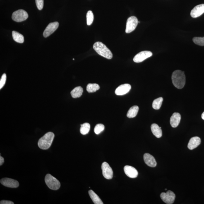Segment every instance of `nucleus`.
I'll return each mask as SVG.
<instances>
[{
  "instance_id": "obj_10",
  "label": "nucleus",
  "mask_w": 204,
  "mask_h": 204,
  "mask_svg": "<svg viewBox=\"0 0 204 204\" xmlns=\"http://www.w3.org/2000/svg\"><path fill=\"white\" fill-rule=\"evenodd\" d=\"M59 24L57 22L49 24L43 33V36L45 37H49L57 30Z\"/></svg>"
},
{
  "instance_id": "obj_29",
  "label": "nucleus",
  "mask_w": 204,
  "mask_h": 204,
  "mask_svg": "<svg viewBox=\"0 0 204 204\" xmlns=\"http://www.w3.org/2000/svg\"><path fill=\"white\" fill-rule=\"evenodd\" d=\"M7 79V76L6 73L3 74L0 80V89L2 88L6 84Z\"/></svg>"
},
{
  "instance_id": "obj_28",
  "label": "nucleus",
  "mask_w": 204,
  "mask_h": 204,
  "mask_svg": "<svg viewBox=\"0 0 204 204\" xmlns=\"http://www.w3.org/2000/svg\"><path fill=\"white\" fill-rule=\"evenodd\" d=\"M194 43L200 46H204V37H194L193 39Z\"/></svg>"
},
{
  "instance_id": "obj_32",
  "label": "nucleus",
  "mask_w": 204,
  "mask_h": 204,
  "mask_svg": "<svg viewBox=\"0 0 204 204\" xmlns=\"http://www.w3.org/2000/svg\"><path fill=\"white\" fill-rule=\"evenodd\" d=\"M4 162V159L2 157H1V156H0V165L2 166V165L3 163Z\"/></svg>"
},
{
  "instance_id": "obj_21",
  "label": "nucleus",
  "mask_w": 204,
  "mask_h": 204,
  "mask_svg": "<svg viewBox=\"0 0 204 204\" xmlns=\"http://www.w3.org/2000/svg\"><path fill=\"white\" fill-rule=\"evenodd\" d=\"M138 111L139 107L138 106H133L128 111L127 116L130 118H134L138 114Z\"/></svg>"
},
{
  "instance_id": "obj_34",
  "label": "nucleus",
  "mask_w": 204,
  "mask_h": 204,
  "mask_svg": "<svg viewBox=\"0 0 204 204\" xmlns=\"http://www.w3.org/2000/svg\"><path fill=\"white\" fill-rule=\"evenodd\" d=\"M165 190H166H166H167V189H165Z\"/></svg>"
},
{
  "instance_id": "obj_33",
  "label": "nucleus",
  "mask_w": 204,
  "mask_h": 204,
  "mask_svg": "<svg viewBox=\"0 0 204 204\" xmlns=\"http://www.w3.org/2000/svg\"><path fill=\"white\" fill-rule=\"evenodd\" d=\"M202 119L204 120V112L203 113V114H202Z\"/></svg>"
},
{
  "instance_id": "obj_23",
  "label": "nucleus",
  "mask_w": 204,
  "mask_h": 204,
  "mask_svg": "<svg viewBox=\"0 0 204 204\" xmlns=\"http://www.w3.org/2000/svg\"><path fill=\"white\" fill-rule=\"evenodd\" d=\"M80 132L82 135H85L88 133L90 128V124L89 123H85L80 125Z\"/></svg>"
},
{
  "instance_id": "obj_22",
  "label": "nucleus",
  "mask_w": 204,
  "mask_h": 204,
  "mask_svg": "<svg viewBox=\"0 0 204 204\" xmlns=\"http://www.w3.org/2000/svg\"><path fill=\"white\" fill-rule=\"evenodd\" d=\"M12 36L14 40L16 42L19 43H23L24 42V36L18 32L13 31L12 32Z\"/></svg>"
},
{
  "instance_id": "obj_20",
  "label": "nucleus",
  "mask_w": 204,
  "mask_h": 204,
  "mask_svg": "<svg viewBox=\"0 0 204 204\" xmlns=\"http://www.w3.org/2000/svg\"><path fill=\"white\" fill-rule=\"evenodd\" d=\"M89 195H90L91 198L92 199V201L95 204H103L102 200L92 190L89 191Z\"/></svg>"
},
{
  "instance_id": "obj_17",
  "label": "nucleus",
  "mask_w": 204,
  "mask_h": 204,
  "mask_svg": "<svg viewBox=\"0 0 204 204\" xmlns=\"http://www.w3.org/2000/svg\"><path fill=\"white\" fill-rule=\"evenodd\" d=\"M201 139L198 137H193L190 140L188 147L190 150H193L196 148L201 143Z\"/></svg>"
},
{
  "instance_id": "obj_2",
  "label": "nucleus",
  "mask_w": 204,
  "mask_h": 204,
  "mask_svg": "<svg viewBox=\"0 0 204 204\" xmlns=\"http://www.w3.org/2000/svg\"><path fill=\"white\" fill-rule=\"evenodd\" d=\"M93 48L94 50L98 54L108 59H112L113 54L110 50L106 46L100 42H97L94 44Z\"/></svg>"
},
{
  "instance_id": "obj_1",
  "label": "nucleus",
  "mask_w": 204,
  "mask_h": 204,
  "mask_svg": "<svg viewBox=\"0 0 204 204\" xmlns=\"http://www.w3.org/2000/svg\"><path fill=\"white\" fill-rule=\"evenodd\" d=\"M172 83L174 86L178 89H181L186 83V77L184 72L176 70L173 72L172 76Z\"/></svg>"
},
{
  "instance_id": "obj_25",
  "label": "nucleus",
  "mask_w": 204,
  "mask_h": 204,
  "mask_svg": "<svg viewBox=\"0 0 204 204\" xmlns=\"http://www.w3.org/2000/svg\"><path fill=\"white\" fill-rule=\"evenodd\" d=\"M163 99L162 97L159 98L154 101L152 103V107L154 109L158 110L162 106Z\"/></svg>"
},
{
  "instance_id": "obj_18",
  "label": "nucleus",
  "mask_w": 204,
  "mask_h": 204,
  "mask_svg": "<svg viewBox=\"0 0 204 204\" xmlns=\"http://www.w3.org/2000/svg\"><path fill=\"white\" fill-rule=\"evenodd\" d=\"M161 128H162L159 127L158 125L155 123L152 124L151 126L152 133L157 138H160L162 137V131Z\"/></svg>"
},
{
  "instance_id": "obj_12",
  "label": "nucleus",
  "mask_w": 204,
  "mask_h": 204,
  "mask_svg": "<svg viewBox=\"0 0 204 204\" xmlns=\"http://www.w3.org/2000/svg\"><path fill=\"white\" fill-rule=\"evenodd\" d=\"M131 85L128 84H125L120 85L115 91V93L117 95H124L131 90Z\"/></svg>"
},
{
  "instance_id": "obj_24",
  "label": "nucleus",
  "mask_w": 204,
  "mask_h": 204,
  "mask_svg": "<svg viewBox=\"0 0 204 204\" xmlns=\"http://www.w3.org/2000/svg\"><path fill=\"white\" fill-rule=\"evenodd\" d=\"M99 89L100 87L97 84H89L87 86V90L89 93L95 92Z\"/></svg>"
},
{
  "instance_id": "obj_16",
  "label": "nucleus",
  "mask_w": 204,
  "mask_h": 204,
  "mask_svg": "<svg viewBox=\"0 0 204 204\" xmlns=\"http://www.w3.org/2000/svg\"><path fill=\"white\" fill-rule=\"evenodd\" d=\"M181 119V115L179 113H174L170 118V124L172 128H176L179 126Z\"/></svg>"
},
{
  "instance_id": "obj_7",
  "label": "nucleus",
  "mask_w": 204,
  "mask_h": 204,
  "mask_svg": "<svg viewBox=\"0 0 204 204\" xmlns=\"http://www.w3.org/2000/svg\"><path fill=\"white\" fill-rule=\"evenodd\" d=\"M160 197L164 203L167 204H172L176 198V195L172 191H167V193H161Z\"/></svg>"
},
{
  "instance_id": "obj_8",
  "label": "nucleus",
  "mask_w": 204,
  "mask_h": 204,
  "mask_svg": "<svg viewBox=\"0 0 204 204\" xmlns=\"http://www.w3.org/2000/svg\"><path fill=\"white\" fill-rule=\"evenodd\" d=\"M102 169L103 176L105 179H111L113 176V172L112 168L108 163L104 162L102 163Z\"/></svg>"
},
{
  "instance_id": "obj_9",
  "label": "nucleus",
  "mask_w": 204,
  "mask_h": 204,
  "mask_svg": "<svg viewBox=\"0 0 204 204\" xmlns=\"http://www.w3.org/2000/svg\"><path fill=\"white\" fill-rule=\"evenodd\" d=\"M152 55V53L150 51H142L135 56L133 61L136 63L142 62L147 58L151 57Z\"/></svg>"
},
{
  "instance_id": "obj_15",
  "label": "nucleus",
  "mask_w": 204,
  "mask_h": 204,
  "mask_svg": "<svg viewBox=\"0 0 204 204\" xmlns=\"http://www.w3.org/2000/svg\"><path fill=\"white\" fill-rule=\"evenodd\" d=\"M144 160L145 163L150 167H155L157 163L153 156L148 153H145L144 155Z\"/></svg>"
},
{
  "instance_id": "obj_27",
  "label": "nucleus",
  "mask_w": 204,
  "mask_h": 204,
  "mask_svg": "<svg viewBox=\"0 0 204 204\" xmlns=\"http://www.w3.org/2000/svg\"><path fill=\"white\" fill-rule=\"evenodd\" d=\"M105 126L102 124H97L94 128V132L95 134L98 135L104 131Z\"/></svg>"
},
{
  "instance_id": "obj_3",
  "label": "nucleus",
  "mask_w": 204,
  "mask_h": 204,
  "mask_svg": "<svg viewBox=\"0 0 204 204\" xmlns=\"http://www.w3.org/2000/svg\"><path fill=\"white\" fill-rule=\"evenodd\" d=\"M54 135L52 132L46 133L38 141V145L41 150H46L51 146L54 140Z\"/></svg>"
},
{
  "instance_id": "obj_11",
  "label": "nucleus",
  "mask_w": 204,
  "mask_h": 204,
  "mask_svg": "<svg viewBox=\"0 0 204 204\" xmlns=\"http://www.w3.org/2000/svg\"><path fill=\"white\" fill-rule=\"evenodd\" d=\"M1 183L3 186L10 188H17L19 186L18 181L10 178H3L1 180Z\"/></svg>"
},
{
  "instance_id": "obj_31",
  "label": "nucleus",
  "mask_w": 204,
  "mask_h": 204,
  "mask_svg": "<svg viewBox=\"0 0 204 204\" xmlns=\"http://www.w3.org/2000/svg\"><path fill=\"white\" fill-rule=\"evenodd\" d=\"M1 204H14L13 202L8 200H3L0 202Z\"/></svg>"
},
{
  "instance_id": "obj_30",
  "label": "nucleus",
  "mask_w": 204,
  "mask_h": 204,
  "mask_svg": "<svg viewBox=\"0 0 204 204\" xmlns=\"http://www.w3.org/2000/svg\"><path fill=\"white\" fill-rule=\"evenodd\" d=\"M36 5L39 10H41L44 7V0H35Z\"/></svg>"
},
{
  "instance_id": "obj_26",
  "label": "nucleus",
  "mask_w": 204,
  "mask_h": 204,
  "mask_svg": "<svg viewBox=\"0 0 204 204\" xmlns=\"http://www.w3.org/2000/svg\"><path fill=\"white\" fill-rule=\"evenodd\" d=\"M87 23L88 25H90L93 22L94 16L92 12L90 10L87 12Z\"/></svg>"
},
{
  "instance_id": "obj_19",
  "label": "nucleus",
  "mask_w": 204,
  "mask_h": 204,
  "mask_svg": "<svg viewBox=\"0 0 204 204\" xmlns=\"http://www.w3.org/2000/svg\"><path fill=\"white\" fill-rule=\"evenodd\" d=\"M83 92V89L80 86L75 87V89L72 91L71 95L73 98H78L82 95Z\"/></svg>"
},
{
  "instance_id": "obj_14",
  "label": "nucleus",
  "mask_w": 204,
  "mask_h": 204,
  "mask_svg": "<svg viewBox=\"0 0 204 204\" xmlns=\"http://www.w3.org/2000/svg\"><path fill=\"white\" fill-rule=\"evenodd\" d=\"M204 13V4L198 5L193 8L191 12V15L193 18H197Z\"/></svg>"
},
{
  "instance_id": "obj_5",
  "label": "nucleus",
  "mask_w": 204,
  "mask_h": 204,
  "mask_svg": "<svg viewBox=\"0 0 204 204\" xmlns=\"http://www.w3.org/2000/svg\"><path fill=\"white\" fill-rule=\"evenodd\" d=\"M28 13L23 10H19L15 11L12 15V19L17 22L24 21L28 18Z\"/></svg>"
},
{
  "instance_id": "obj_4",
  "label": "nucleus",
  "mask_w": 204,
  "mask_h": 204,
  "mask_svg": "<svg viewBox=\"0 0 204 204\" xmlns=\"http://www.w3.org/2000/svg\"><path fill=\"white\" fill-rule=\"evenodd\" d=\"M45 181L48 187L51 190H57L60 187L61 184L59 181L50 174L46 175Z\"/></svg>"
},
{
  "instance_id": "obj_13",
  "label": "nucleus",
  "mask_w": 204,
  "mask_h": 204,
  "mask_svg": "<svg viewBox=\"0 0 204 204\" xmlns=\"http://www.w3.org/2000/svg\"><path fill=\"white\" fill-rule=\"evenodd\" d=\"M124 172L126 175L129 178L134 179L137 177L138 173L137 170L132 166H126L124 168Z\"/></svg>"
},
{
  "instance_id": "obj_6",
  "label": "nucleus",
  "mask_w": 204,
  "mask_h": 204,
  "mask_svg": "<svg viewBox=\"0 0 204 204\" xmlns=\"http://www.w3.org/2000/svg\"><path fill=\"white\" fill-rule=\"evenodd\" d=\"M138 23V20L136 17L132 16L129 17L127 21L126 33H129L133 31L136 28Z\"/></svg>"
}]
</instances>
